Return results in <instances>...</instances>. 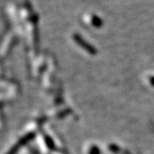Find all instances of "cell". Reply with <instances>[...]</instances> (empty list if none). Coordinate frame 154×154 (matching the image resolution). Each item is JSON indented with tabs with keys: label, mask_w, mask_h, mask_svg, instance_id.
I'll list each match as a JSON object with an SVG mask.
<instances>
[{
	"label": "cell",
	"mask_w": 154,
	"mask_h": 154,
	"mask_svg": "<svg viewBox=\"0 0 154 154\" xmlns=\"http://www.w3.org/2000/svg\"><path fill=\"white\" fill-rule=\"evenodd\" d=\"M91 22H92V24L94 25V27H96V28H100L103 25V21L98 16H95V15L92 16Z\"/></svg>",
	"instance_id": "cell-2"
},
{
	"label": "cell",
	"mask_w": 154,
	"mask_h": 154,
	"mask_svg": "<svg viewBox=\"0 0 154 154\" xmlns=\"http://www.w3.org/2000/svg\"><path fill=\"white\" fill-rule=\"evenodd\" d=\"M150 82L152 83V85L154 86V77H152V78H151V80H150Z\"/></svg>",
	"instance_id": "cell-4"
},
{
	"label": "cell",
	"mask_w": 154,
	"mask_h": 154,
	"mask_svg": "<svg viewBox=\"0 0 154 154\" xmlns=\"http://www.w3.org/2000/svg\"><path fill=\"white\" fill-rule=\"evenodd\" d=\"M90 154H99V149L97 148V146H96V147L94 146L93 148L91 149V151H90Z\"/></svg>",
	"instance_id": "cell-3"
},
{
	"label": "cell",
	"mask_w": 154,
	"mask_h": 154,
	"mask_svg": "<svg viewBox=\"0 0 154 154\" xmlns=\"http://www.w3.org/2000/svg\"><path fill=\"white\" fill-rule=\"evenodd\" d=\"M73 38H74V40L76 42L77 44L86 50L88 53H90V54H96V53H97V51H96V50H95V48H94V46H92L91 45L89 44L88 42H87V41H86L82 36H80L79 34H77V33L74 34V35H73Z\"/></svg>",
	"instance_id": "cell-1"
}]
</instances>
